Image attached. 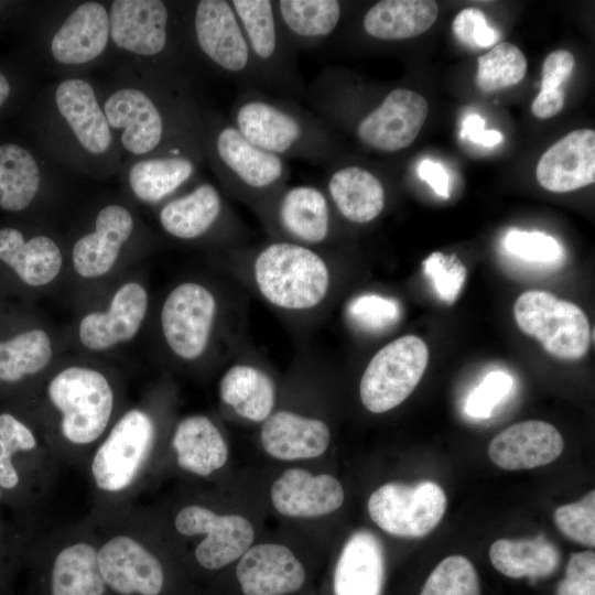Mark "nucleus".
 Instances as JSON below:
<instances>
[{
  "instance_id": "obj_20",
  "label": "nucleus",
  "mask_w": 595,
  "mask_h": 595,
  "mask_svg": "<svg viewBox=\"0 0 595 595\" xmlns=\"http://www.w3.org/2000/svg\"><path fill=\"white\" fill-rule=\"evenodd\" d=\"M217 310L214 293L197 282H183L167 294L161 309V328L175 356L192 361L206 351Z\"/></svg>"
},
{
  "instance_id": "obj_42",
  "label": "nucleus",
  "mask_w": 595,
  "mask_h": 595,
  "mask_svg": "<svg viewBox=\"0 0 595 595\" xmlns=\"http://www.w3.org/2000/svg\"><path fill=\"white\" fill-rule=\"evenodd\" d=\"M420 595H480L477 572L465 556H447L430 573Z\"/></svg>"
},
{
  "instance_id": "obj_5",
  "label": "nucleus",
  "mask_w": 595,
  "mask_h": 595,
  "mask_svg": "<svg viewBox=\"0 0 595 595\" xmlns=\"http://www.w3.org/2000/svg\"><path fill=\"white\" fill-rule=\"evenodd\" d=\"M47 418L42 434L60 462L84 467L117 416V393L100 370L69 366L47 380L44 388Z\"/></svg>"
},
{
  "instance_id": "obj_47",
  "label": "nucleus",
  "mask_w": 595,
  "mask_h": 595,
  "mask_svg": "<svg viewBox=\"0 0 595 595\" xmlns=\"http://www.w3.org/2000/svg\"><path fill=\"white\" fill-rule=\"evenodd\" d=\"M452 30L459 42L470 48L496 45L500 34L490 28L485 14L476 8L459 11L453 20Z\"/></svg>"
},
{
  "instance_id": "obj_32",
  "label": "nucleus",
  "mask_w": 595,
  "mask_h": 595,
  "mask_svg": "<svg viewBox=\"0 0 595 595\" xmlns=\"http://www.w3.org/2000/svg\"><path fill=\"white\" fill-rule=\"evenodd\" d=\"M385 558L380 541L365 529L343 544L333 572L334 595H380Z\"/></svg>"
},
{
  "instance_id": "obj_18",
  "label": "nucleus",
  "mask_w": 595,
  "mask_h": 595,
  "mask_svg": "<svg viewBox=\"0 0 595 595\" xmlns=\"http://www.w3.org/2000/svg\"><path fill=\"white\" fill-rule=\"evenodd\" d=\"M204 162L198 127L155 153L129 159L120 171L130 193L139 202L154 205L169 201L192 185Z\"/></svg>"
},
{
  "instance_id": "obj_38",
  "label": "nucleus",
  "mask_w": 595,
  "mask_h": 595,
  "mask_svg": "<svg viewBox=\"0 0 595 595\" xmlns=\"http://www.w3.org/2000/svg\"><path fill=\"white\" fill-rule=\"evenodd\" d=\"M489 559L497 571L511 578L545 577L560 563L556 548L542 538L497 540L489 549Z\"/></svg>"
},
{
  "instance_id": "obj_21",
  "label": "nucleus",
  "mask_w": 595,
  "mask_h": 595,
  "mask_svg": "<svg viewBox=\"0 0 595 595\" xmlns=\"http://www.w3.org/2000/svg\"><path fill=\"white\" fill-rule=\"evenodd\" d=\"M109 46L108 4L100 1L77 3L47 32L48 60L62 68L91 66Z\"/></svg>"
},
{
  "instance_id": "obj_52",
  "label": "nucleus",
  "mask_w": 595,
  "mask_h": 595,
  "mask_svg": "<svg viewBox=\"0 0 595 595\" xmlns=\"http://www.w3.org/2000/svg\"><path fill=\"white\" fill-rule=\"evenodd\" d=\"M13 564H9L0 556V595H13Z\"/></svg>"
},
{
  "instance_id": "obj_29",
  "label": "nucleus",
  "mask_w": 595,
  "mask_h": 595,
  "mask_svg": "<svg viewBox=\"0 0 595 595\" xmlns=\"http://www.w3.org/2000/svg\"><path fill=\"white\" fill-rule=\"evenodd\" d=\"M147 311L148 293L143 285L127 282L115 292L106 311L91 312L82 318L79 340L96 351L129 342L138 334Z\"/></svg>"
},
{
  "instance_id": "obj_22",
  "label": "nucleus",
  "mask_w": 595,
  "mask_h": 595,
  "mask_svg": "<svg viewBox=\"0 0 595 595\" xmlns=\"http://www.w3.org/2000/svg\"><path fill=\"white\" fill-rule=\"evenodd\" d=\"M229 461V446L218 425L205 414H190L176 422L167 442L162 470L172 467L192 479H209Z\"/></svg>"
},
{
  "instance_id": "obj_25",
  "label": "nucleus",
  "mask_w": 595,
  "mask_h": 595,
  "mask_svg": "<svg viewBox=\"0 0 595 595\" xmlns=\"http://www.w3.org/2000/svg\"><path fill=\"white\" fill-rule=\"evenodd\" d=\"M324 167L323 190L338 217L354 225H365L381 215L387 192L372 170L345 161L342 155Z\"/></svg>"
},
{
  "instance_id": "obj_26",
  "label": "nucleus",
  "mask_w": 595,
  "mask_h": 595,
  "mask_svg": "<svg viewBox=\"0 0 595 595\" xmlns=\"http://www.w3.org/2000/svg\"><path fill=\"white\" fill-rule=\"evenodd\" d=\"M159 223L164 232L183 241H196L235 228L220 191L206 181L164 202L159 210Z\"/></svg>"
},
{
  "instance_id": "obj_53",
  "label": "nucleus",
  "mask_w": 595,
  "mask_h": 595,
  "mask_svg": "<svg viewBox=\"0 0 595 595\" xmlns=\"http://www.w3.org/2000/svg\"><path fill=\"white\" fill-rule=\"evenodd\" d=\"M12 94V84L8 76L0 71V109L7 104Z\"/></svg>"
},
{
  "instance_id": "obj_43",
  "label": "nucleus",
  "mask_w": 595,
  "mask_h": 595,
  "mask_svg": "<svg viewBox=\"0 0 595 595\" xmlns=\"http://www.w3.org/2000/svg\"><path fill=\"white\" fill-rule=\"evenodd\" d=\"M554 522L571 540L588 547L595 545V491L583 499L560 506L554 511Z\"/></svg>"
},
{
  "instance_id": "obj_9",
  "label": "nucleus",
  "mask_w": 595,
  "mask_h": 595,
  "mask_svg": "<svg viewBox=\"0 0 595 595\" xmlns=\"http://www.w3.org/2000/svg\"><path fill=\"white\" fill-rule=\"evenodd\" d=\"M199 136L205 161L234 196L255 205L286 184V160L251 143L221 112L202 111Z\"/></svg>"
},
{
  "instance_id": "obj_11",
  "label": "nucleus",
  "mask_w": 595,
  "mask_h": 595,
  "mask_svg": "<svg viewBox=\"0 0 595 595\" xmlns=\"http://www.w3.org/2000/svg\"><path fill=\"white\" fill-rule=\"evenodd\" d=\"M186 50L192 63L216 75L262 90L249 46L229 0L182 2Z\"/></svg>"
},
{
  "instance_id": "obj_30",
  "label": "nucleus",
  "mask_w": 595,
  "mask_h": 595,
  "mask_svg": "<svg viewBox=\"0 0 595 595\" xmlns=\"http://www.w3.org/2000/svg\"><path fill=\"white\" fill-rule=\"evenodd\" d=\"M539 184L553 193H566L595 181V131L577 129L561 138L540 158Z\"/></svg>"
},
{
  "instance_id": "obj_1",
  "label": "nucleus",
  "mask_w": 595,
  "mask_h": 595,
  "mask_svg": "<svg viewBox=\"0 0 595 595\" xmlns=\"http://www.w3.org/2000/svg\"><path fill=\"white\" fill-rule=\"evenodd\" d=\"M87 517L110 595H184L187 573L154 509L132 504Z\"/></svg>"
},
{
  "instance_id": "obj_13",
  "label": "nucleus",
  "mask_w": 595,
  "mask_h": 595,
  "mask_svg": "<svg viewBox=\"0 0 595 595\" xmlns=\"http://www.w3.org/2000/svg\"><path fill=\"white\" fill-rule=\"evenodd\" d=\"M252 269L262 298L284 311L314 309L329 291V267L312 247L273 240L255 253Z\"/></svg>"
},
{
  "instance_id": "obj_41",
  "label": "nucleus",
  "mask_w": 595,
  "mask_h": 595,
  "mask_svg": "<svg viewBox=\"0 0 595 595\" xmlns=\"http://www.w3.org/2000/svg\"><path fill=\"white\" fill-rule=\"evenodd\" d=\"M574 65L573 54L565 50H556L544 58L540 91L531 105V111L537 118L548 119L563 109V85L572 76Z\"/></svg>"
},
{
  "instance_id": "obj_35",
  "label": "nucleus",
  "mask_w": 595,
  "mask_h": 595,
  "mask_svg": "<svg viewBox=\"0 0 595 595\" xmlns=\"http://www.w3.org/2000/svg\"><path fill=\"white\" fill-rule=\"evenodd\" d=\"M439 15L432 0H381L360 19V30L371 40L391 42L412 39L429 30Z\"/></svg>"
},
{
  "instance_id": "obj_7",
  "label": "nucleus",
  "mask_w": 595,
  "mask_h": 595,
  "mask_svg": "<svg viewBox=\"0 0 595 595\" xmlns=\"http://www.w3.org/2000/svg\"><path fill=\"white\" fill-rule=\"evenodd\" d=\"M228 119L251 143L284 160L325 165L342 155L336 133L289 98L245 88L234 100Z\"/></svg>"
},
{
  "instance_id": "obj_14",
  "label": "nucleus",
  "mask_w": 595,
  "mask_h": 595,
  "mask_svg": "<svg viewBox=\"0 0 595 595\" xmlns=\"http://www.w3.org/2000/svg\"><path fill=\"white\" fill-rule=\"evenodd\" d=\"M245 33L262 90L304 97L298 52L278 19L274 0H229Z\"/></svg>"
},
{
  "instance_id": "obj_23",
  "label": "nucleus",
  "mask_w": 595,
  "mask_h": 595,
  "mask_svg": "<svg viewBox=\"0 0 595 595\" xmlns=\"http://www.w3.org/2000/svg\"><path fill=\"white\" fill-rule=\"evenodd\" d=\"M345 490L333 474L288 467L271 483L269 501L281 517L295 520L322 519L344 504Z\"/></svg>"
},
{
  "instance_id": "obj_2",
  "label": "nucleus",
  "mask_w": 595,
  "mask_h": 595,
  "mask_svg": "<svg viewBox=\"0 0 595 595\" xmlns=\"http://www.w3.org/2000/svg\"><path fill=\"white\" fill-rule=\"evenodd\" d=\"M100 102L120 153L129 159L155 153L199 127L203 109L190 79H165L139 74L123 77Z\"/></svg>"
},
{
  "instance_id": "obj_54",
  "label": "nucleus",
  "mask_w": 595,
  "mask_h": 595,
  "mask_svg": "<svg viewBox=\"0 0 595 595\" xmlns=\"http://www.w3.org/2000/svg\"><path fill=\"white\" fill-rule=\"evenodd\" d=\"M1 497H2V490H1V487H0V500H1Z\"/></svg>"
},
{
  "instance_id": "obj_16",
  "label": "nucleus",
  "mask_w": 595,
  "mask_h": 595,
  "mask_svg": "<svg viewBox=\"0 0 595 595\" xmlns=\"http://www.w3.org/2000/svg\"><path fill=\"white\" fill-rule=\"evenodd\" d=\"M428 361L429 348L415 335H404L385 345L363 372V405L371 413H385L401 404L420 382Z\"/></svg>"
},
{
  "instance_id": "obj_31",
  "label": "nucleus",
  "mask_w": 595,
  "mask_h": 595,
  "mask_svg": "<svg viewBox=\"0 0 595 595\" xmlns=\"http://www.w3.org/2000/svg\"><path fill=\"white\" fill-rule=\"evenodd\" d=\"M563 448V437L555 426L545 421L528 420L498 433L488 446V455L500 468L519 470L550 464Z\"/></svg>"
},
{
  "instance_id": "obj_33",
  "label": "nucleus",
  "mask_w": 595,
  "mask_h": 595,
  "mask_svg": "<svg viewBox=\"0 0 595 595\" xmlns=\"http://www.w3.org/2000/svg\"><path fill=\"white\" fill-rule=\"evenodd\" d=\"M345 7L339 0H274L280 24L296 52L326 44L338 31Z\"/></svg>"
},
{
  "instance_id": "obj_28",
  "label": "nucleus",
  "mask_w": 595,
  "mask_h": 595,
  "mask_svg": "<svg viewBox=\"0 0 595 595\" xmlns=\"http://www.w3.org/2000/svg\"><path fill=\"white\" fill-rule=\"evenodd\" d=\"M259 442L263 452L280 462H302L323 456L332 442L328 424L291 410H274L262 423Z\"/></svg>"
},
{
  "instance_id": "obj_50",
  "label": "nucleus",
  "mask_w": 595,
  "mask_h": 595,
  "mask_svg": "<svg viewBox=\"0 0 595 595\" xmlns=\"http://www.w3.org/2000/svg\"><path fill=\"white\" fill-rule=\"evenodd\" d=\"M459 137L488 148L504 141V136L498 130L485 129V119L478 113H472L464 118Z\"/></svg>"
},
{
  "instance_id": "obj_10",
  "label": "nucleus",
  "mask_w": 595,
  "mask_h": 595,
  "mask_svg": "<svg viewBox=\"0 0 595 595\" xmlns=\"http://www.w3.org/2000/svg\"><path fill=\"white\" fill-rule=\"evenodd\" d=\"M26 595H110L88 517L47 531L29 553Z\"/></svg>"
},
{
  "instance_id": "obj_48",
  "label": "nucleus",
  "mask_w": 595,
  "mask_h": 595,
  "mask_svg": "<svg viewBox=\"0 0 595 595\" xmlns=\"http://www.w3.org/2000/svg\"><path fill=\"white\" fill-rule=\"evenodd\" d=\"M556 595H595V552L572 553Z\"/></svg>"
},
{
  "instance_id": "obj_17",
  "label": "nucleus",
  "mask_w": 595,
  "mask_h": 595,
  "mask_svg": "<svg viewBox=\"0 0 595 595\" xmlns=\"http://www.w3.org/2000/svg\"><path fill=\"white\" fill-rule=\"evenodd\" d=\"M253 207L277 240L314 248L333 236L336 214L323 187L284 184Z\"/></svg>"
},
{
  "instance_id": "obj_12",
  "label": "nucleus",
  "mask_w": 595,
  "mask_h": 595,
  "mask_svg": "<svg viewBox=\"0 0 595 595\" xmlns=\"http://www.w3.org/2000/svg\"><path fill=\"white\" fill-rule=\"evenodd\" d=\"M314 109L334 132L348 129L361 145L394 153L414 142L426 120L429 105L419 93L398 87L387 90L367 108L320 102Z\"/></svg>"
},
{
  "instance_id": "obj_19",
  "label": "nucleus",
  "mask_w": 595,
  "mask_h": 595,
  "mask_svg": "<svg viewBox=\"0 0 595 595\" xmlns=\"http://www.w3.org/2000/svg\"><path fill=\"white\" fill-rule=\"evenodd\" d=\"M446 505L444 490L433 482L386 483L370 495L367 510L374 523L385 532L421 538L440 523Z\"/></svg>"
},
{
  "instance_id": "obj_40",
  "label": "nucleus",
  "mask_w": 595,
  "mask_h": 595,
  "mask_svg": "<svg viewBox=\"0 0 595 595\" xmlns=\"http://www.w3.org/2000/svg\"><path fill=\"white\" fill-rule=\"evenodd\" d=\"M527 58L512 43L501 42L477 58L475 83L483 93H495L521 82L527 73Z\"/></svg>"
},
{
  "instance_id": "obj_45",
  "label": "nucleus",
  "mask_w": 595,
  "mask_h": 595,
  "mask_svg": "<svg viewBox=\"0 0 595 595\" xmlns=\"http://www.w3.org/2000/svg\"><path fill=\"white\" fill-rule=\"evenodd\" d=\"M504 246L511 255L532 262H553L561 256L559 242L539 231L511 230L505 237Z\"/></svg>"
},
{
  "instance_id": "obj_27",
  "label": "nucleus",
  "mask_w": 595,
  "mask_h": 595,
  "mask_svg": "<svg viewBox=\"0 0 595 595\" xmlns=\"http://www.w3.org/2000/svg\"><path fill=\"white\" fill-rule=\"evenodd\" d=\"M136 230L130 209L109 203L95 215L91 230L76 239L72 248V263L76 273L86 279L102 277L116 264L125 245Z\"/></svg>"
},
{
  "instance_id": "obj_37",
  "label": "nucleus",
  "mask_w": 595,
  "mask_h": 595,
  "mask_svg": "<svg viewBox=\"0 0 595 595\" xmlns=\"http://www.w3.org/2000/svg\"><path fill=\"white\" fill-rule=\"evenodd\" d=\"M45 170L37 156L24 145L0 144V209L18 213L37 198L44 183Z\"/></svg>"
},
{
  "instance_id": "obj_4",
  "label": "nucleus",
  "mask_w": 595,
  "mask_h": 595,
  "mask_svg": "<svg viewBox=\"0 0 595 595\" xmlns=\"http://www.w3.org/2000/svg\"><path fill=\"white\" fill-rule=\"evenodd\" d=\"M47 156L82 173L106 175L120 170V150L94 84L66 76L47 87L44 102Z\"/></svg>"
},
{
  "instance_id": "obj_51",
  "label": "nucleus",
  "mask_w": 595,
  "mask_h": 595,
  "mask_svg": "<svg viewBox=\"0 0 595 595\" xmlns=\"http://www.w3.org/2000/svg\"><path fill=\"white\" fill-rule=\"evenodd\" d=\"M418 174L439 196L445 199L450 197V175L440 162L430 159L421 161Z\"/></svg>"
},
{
  "instance_id": "obj_49",
  "label": "nucleus",
  "mask_w": 595,
  "mask_h": 595,
  "mask_svg": "<svg viewBox=\"0 0 595 595\" xmlns=\"http://www.w3.org/2000/svg\"><path fill=\"white\" fill-rule=\"evenodd\" d=\"M354 313L367 324L380 326L397 318L398 306L390 300L376 295H366L355 303Z\"/></svg>"
},
{
  "instance_id": "obj_3",
  "label": "nucleus",
  "mask_w": 595,
  "mask_h": 595,
  "mask_svg": "<svg viewBox=\"0 0 595 595\" xmlns=\"http://www.w3.org/2000/svg\"><path fill=\"white\" fill-rule=\"evenodd\" d=\"M165 448L158 418L149 408L133 407L119 414L85 466L93 497L90 512L132 505L161 475Z\"/></svg>"
},
{
  "instance_id": "obj_8",
  "label": "nucleus",
  "mask_w": 595,
  "mask_h": 595,
  "mask_svg": "<svg viewBox=\"0 0 595 595\" xmlns=\"http://www.w3.org/2000/svg\"><path fill=\"white\" fill-rule=\"evenodd\" d=\"M110 44L137 60L139 73L188 79L191 65L183 29L182 2L113 0L108 4Z\"/></svg>"
},
{
  "instance_id": "obj_46",
  "label": "nucleus",
  "mask_w": 595,
  "mask_h": 595,
  "mask_svg": "<svg viewBox=\"0 0 595 595\" xmlns=\"http://www.w3.org/2000/svg\"><path fill=\"white\" fill-rule=\"evenodd\" d=\"M512 378L510 375L495 370L470 392L466 400V412L474 418H488L493 409L510 392Z\"/></svg>"
},
{
  "instance_id": "obj_39",
  "label": "nucleus",
  "mask_w": 595,
  "mask_h": 595,
  "mask_svg": "<svg viewBox=\"0 0 595 595\" xmlns=\"http://www.w3.org/2000/svg\"><path fill=\"white\" fill-rule=\"evenodd\" d=\"M53 355L51 338L41 328L0 340V385L19 383L42 372Z\"/></svg>"
},
{
  "instance_id": "obj_6",
  "label": "nucleus",
  "mask_w": 595,
  "mask_h": 595,
  "mask_svg": "<svg viewBox=\"0 0 595 595\" xmlns=\"http://www.w3.org/2000/svg\"><path fill=\"white\" fill-rule=\"evenodd\" d=\"M187 574H212L235 564L257 541L249 517L186 491L154 509Z\"/></svg>"
},
{
  "instance_id": "obj_36",
  "label": "nucleus",
  "mask_w": 595,
  "mask_h": 595,
  "mask_svg": "<svg viewBox=\"0 0 595 595\" xmlns=\"http://www.w3.org/2000/svg\"><path fill=\"white\" fill-rule=\"evenodd\" d=\"M219 399L239 418L262 423L274 410L277 390L272 378L261 368L235 364L221 376Z\"/></svg>"
},
{
  "instance_id": "obj_15",
  "label": "nucleus",
  "mask_w": 595,
  "mask_h": 595,
  "mask_svg": "<svg viewBox=\"0 0 595 595\" xmlns=\"http://www.w3.org/2000/svg\"><path fill=\"white\" fill-rule=\"evenodd\" d=\"M518 327L560 359H578L591 345L586 314L576 304L542 290L520 294L513 304Z\"/></svg>"
},
{
  "instance_id": "obj_44",
  "label": "nucleus",
  "mask_w": 595,
  "mask_h": 595,
  "mask_svg": "<svg viewBox=\"0 0 595 595\" xmlns=\"http://www.w3.org/2000/svg\"><path fill=\"white\" fill-rule=\"evenodd\" d=\"M422 267L440 299L448 304L454 303L466 279V268L456 255L432 252L424 259Z\"/></svg>"
},
{
  "instance_id": "obj_24",
  "label": "nucleus",
  "mask_w": 595,
  "mask_h": 595,
  "mask_svg": "<svg viewBox=\"0 0 595 595\" xmlns=\"http://www.w3.org/2000/svg\"><path fill=\"white\" fill-rule=\"evenodd\" d=\"M242 595H292L306 582V569L280 541H256L235 563Z\"/></svg>"
},
{
  "instance_id": "obj_34",
  "label": "nucleus",
  "mask_w": 595,
  "mask_h": 595,
  "mask_svg": "<svg viewBox=\"0 0 595 595\" xmlns=\"http://www.w3.org/2000/svg\"><path fill=\"white\" fill-rule=\"evenodd\" d=\"M0 261L26 285L43 286L58 275L63 255L57 242L48 235L37 234L25 238L18 228L2 227Z\"/></svg>"
}]
</instances>
